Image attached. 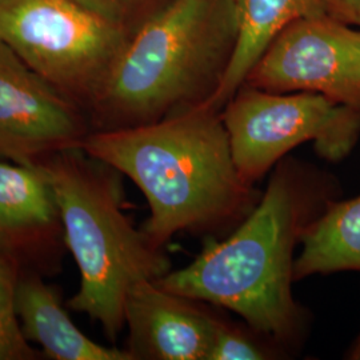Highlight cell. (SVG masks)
Segmentation results:
<instances>
[{
	"label": "cell",
	"instance_id": "cell-1",
	"mask_svg": "<svg viewBox=\"0 0 360 360\" xmlns=\"http://www.w3.org/2000/svg\"><path fill=\"white\" fill-rule=\"evenodd\" d=\"M336 198L333 176L283 158L257 206L226 239L208 236L191 264L155 282L236 312L283 351L296 347L306 333L307 315L292 296L295 247Z\"/></svg>",
	"mask_w": 360,
	"mask_h": 360
},
{
	"label": "cell",
	"instance_id": "cell-2",
	"mask_svg": "<svg viewBox=\"0 0 360 360\" xmlns=\"http://www.w3.org/2000/svg\"><path fill=\"white\" fill-rule=\"evenodd\" d=\"M82 150L139 187L150 207L141 230L160 250L179 232L208 238L236 229L260 198L236 169L220 111L207 105L92 131Z\"/></svg>",
	"mask_w": 360,
	"mask_h": 360
},
{
	"label": "cell",
	"instance_id": "cell-3",
	"mask_svg": "<svg viewBox=\"0 0 360 360\" xmlns=\"http://www.w3.org/2000/svg\"><path fill=\"white\" fill-rule=\"evenodd\" d=\"M236 41L235 0H167L129 35L90 105L94 131L207 105Z\"/></svg>",
	"mask_w": 360,
	"mask_h": 360
},
{
	"label": "cell",
	"instance_id": "cell-4",
	"mask_svg": "<svg viewBox=\"0 0 360 360\" xmlns=\"http://www.w3.org/2000/svg\"><path fill=\"white\" fill-rule=\"evenodd\" d=\"M38 166L58 200L67 251L80 285L67 306L99 323L115 342L123 331L129 290L171 271L163 250L150 243L124 212L122 174L82 148L50 155Z\"/></svg>",
	"mask_w": 360,
	"mask_h": 360
},
{
	"label": "cell",
	"instance_id": "cell-5",
	"mask_svg": "<svg viewBox=\"0 0 360 360\" xmlns=\"http://www.w3.org/2000/svg\"><path fill=\"white\" fill-rule=\"evenodd\" d=\"M129 35L74 0H0V41L87 112Z\"/></svg>",
	"mask_w": 360,
	"mask_h": 360
},
{
	"label": "cell",
	"instance_id": "cell-6",
	"mask_svg": "<svg viewBox=\"0 0 360 360\" xmlns=\"http://www.w3.org/2000/svg\"><path fill=\"white\" fill-rule=\"evenodd\" d=\"M232 158L255 186L296 146L314 142L328 162H340L358 143L360 111L316 92H269L243 84L220 111Z\"/></svg>",
	"mask_w": 360,
	"mask_h": 360
},
{
	"label": "cell",
	"instance_id": "cell-7",
	"mask_svg": "<svg viewBox=\"0 0 360 360\" xmlns=\"http://www.w3.org/2000/svg\"><path fill=\"white\" fill-rule=\"evenodd\" d=\"M243 84L316 92L360 111V32L330 16L297 19L274 39Z\"/></svg>",
	"mask_w": 360,
	"mask_h": 360
},
{
	"label": "cell",
	"instance_id": "cell-8",
	"mask_svg": "<svg viewBox=\"0 0 360 360\" xmlns=\"http://www.w3.org/2000/svg\"><path fill=\"white\" fill-rule=\"evenodd\" d=\"M92 131L83 105L0 41V159L35 166L59 151L82 148Z\"/></svg>",
	"mask_w": 360,
	"mask_h": 360
},
{
	"label": "cell",
	"instance_id": "cell-9",
	"mask_svg": "<svg viewBox=\"0 0 360 360\" xmlns=\"http://www.w3.org/2000/svg\"><path fill=\"white\" fill-rule=\"evenodd\" d=\"M67 250L58 200L38 166L0 160V251L20 271L53 275Z\"/></svg>",
	"mask_w": 360,
	"mask_h": 360
},
{
	"label": "cell",
	"instance_id": "cell-10",
	"mask_svg": "<svg viewBox=\"0 0 360 360\" xmlns=\"http://www.w3.org/2000/svg\"><path fill=\"white\" fill-rule=\"evenodd\" d=\"M215 316L199 300L142 281L124 304L126 349L134 360H208Z\"/></svg>",
	"mask_w": 360,
	"mask_h": 360
},
{
	"label": "cell",
	"instance_id": "cell-11",
	"mask_svg": "<svg viewBox=\"0 0 360 360\" xmlns=\"http://www.w3.org/2000/svg\"><path fill=\"white\" fill-rule=\"evenodd\" d=\"M16 309L31 345L52 360H134L126 348L99 345L71 321L58 291L43 275L22 271L16 287Z\"/></svg>",
	"mask_w": 360,
	"mask_h": 360
},
{
	"label": "cell",
	"instance_id": "cell-12",
	"mask_svg": "<svg viewBox=\"0 0 360 360\" xmlns=\"http://www.w3.org/2000/svg\"><path fill=\"white\" fill-rule=\"evenodd\" d=\"M236 41L218 92L207 107L221 108L243 86L262 55L285 27L302 18L328 16L326 0H235Z\"/></svg>",
	"mask_w": 360,
	"mask_h": 360
},
{
	"label": "cell",
	"instance_id": "cell-13",
	"mask_svg": "<svg viewBox=\"0 0 360 360\" xmlns=\"http://www.w3.org/2000/svg\"><path fill=\"white\" fill-rule=\"evenodd\" d=\"M294 282L316 274L360 271V196L333 200L303 233Z\"/></svg>",
	"mask_w": 360,
	"mask_h": 360
},
{
	"label": "cell",
	"instance_id": "cell-14",
	"mask_svg": "<svg viewBox=\"0 0 360 360\" xmlns=\"http://www.w3.org/2000/svg\"><path fill=\"white\" fill-rule=\"evenodd\" d=\"M19 266L0 251V360H37L41 351L27 340L16 309Z\"/></svg>",
	"mask_w": 360,
	"mask_h": 360
},
{
	"label": "cell",
	"instance_id": "cell-15",
	"mask_svg": "<svg viewBox=\"0 0 360 360\" xmlns=\"http://www.w3.org/2000/svg\"><path fill=\"white\" fill-rule=\"evenodd\" d=\"M284 351L269 339L215 316L214 338L208 360H271L282 358Z\"/></svg>",
	"mask_w": 360,
	"mask_h": 360
},
{
	"label": "cell",
	"instance_id": "cell-16",
	"mask_svg": "<svg viewBox=\"0 0 360 360\" xmlns=\"http://www.w3.org/2000/svg\"><path fill=\"white\" fill-rule=\"evenodd\" d=\"M91 13L129 32L167 0H74Z\"/></svg>",
	"mask_w": 360,
	"mask_h": 360
},
{
	"label": "cell",
	"instance_id": "cell-17",
	"mask_svg": "<svg viewBox=\"0 0 360 360\" xmlns=\"http://www.w3.org/2000/svg\"><path fill=\"white\" fill-rule=\"evenodd\" d=\"M326 4L330 18L360 28V0H326Z\"/></svg>",
	"mask_w": 360,
	"mask_h": 360
},
{
	"label": "cell",
	"instance_id": "cell-18",
	"mask_svg": "<svg viewBox=\"0 0 360 360\" xmlns=\"http://www.w3.org/2000/svg\"><path fill=\"white\" fill-rule=\"evenodd\" d=\"M348 359L360 360V335L355 340L354 346L348 351Z\"/></svg>",
	"mask_w": 360,
	"mask_h": 360
}]
</instances>
